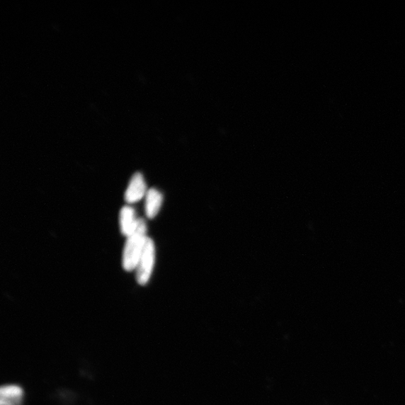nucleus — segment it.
<instances>
[{
  "mask_svg": "<svg viewBox=\"0 0 405 405\" xmlns=\"http://www.w3.org/2000/svg\"><path fill=\"white\" fill-rule=\"evenodd\" d=\"M147 224L144 219H139L136 231L129 236L122 253V268L125 271L135 270L139 258L144 247L147 236Z\"/></svg>",
  "mask_w": 405,
  "mask_h": 405,
  "instance_id": "nucleus-1",
  "label": "nucleus"
},
{
  "mask_svg": "<svg viewBox=\"0 0 405 405\" xmlns=\"http://www.w3.org/2000/svg\"><path fill=\"white\" fill-rule=\"evenodd\" d=\"M156 260L155 244L147 237L140 258L136 267V278L139 285H145L153 273Z\"/></svg>",
  "mask_w": 405,
  "mask_h": 405,
  "instance_id": "nucleus-2",
  "label": "nucleus"
},
{
  "mask_svg": "<svg viewBox=\"0 0 405 405\" xmlns=\"http://www.w3.org/2000/svg\"><path fill=\"white\" fill-rule=\"evenodd\" d=\"M148 192L144 176L141 173H136L132 177L127 189L125 193V200L132 205L141 200Z\"/></svg>",
  "mask_w": 405,
  "mask_h": 405,
  "instance_id": "nucleus-3",
  "label": "nucleus"
},
{
  "mask_svg": "<svg viewBox=\"0 0 405 405\" xmlns=\"http://www.w3.org/2000/svg\"><path fill=\"white\" fill-rule=\"evenodd\" d=\"M138 221L135 210L129 206L122 208L120 214V229L122 235L128 237L137 229Z\"/></svg>",
  "mask_w": 405,
  "mask_h": 405,
  "instance_id": "nucleus-4",
  "label": "nucleus"
},
{
  "mask_svg": "<svg viewBox=\"0 0 405 405\" xmlns=\"http://www.w3.org/2000/svg\"><path fill=\"white\" fill-rule=\"evenodd\" d=\"M163 196L157 189L150 188L146 195L145 211L147 217L154 219L162 205Z\"/></svg>",
  "mask_w": 405,
  "mask_h": 405,
  "instance_id": "nucleus-5",
  "label": "nucleus"
},
{
  "mask_svg": "<svg viewBox=\"0 0 405 405\" xmlns=\"http://www.w3.org/2000/svg\"><path fill=\"white\" fill-rule=\"evenodd\" d=\"M23 397L22 389L17 385L4 386L0 389V405H19Z\"/></svg>",
  "mask_w": 405,
  "mask_h": 405,
  "instance_id": "nucleus-6",
  "label": "nucleus"
}]
</instances>
